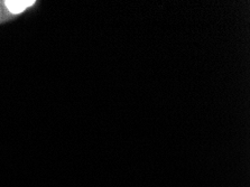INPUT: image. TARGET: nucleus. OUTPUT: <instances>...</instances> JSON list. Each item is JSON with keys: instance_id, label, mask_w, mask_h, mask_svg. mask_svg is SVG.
I'll return each mask as SVG.
<instances>
[{"instance_id": "f257e3e1", "label": "nucleus", "mask_w": 250, "mask_h": 187, "mask_svg": "<svg viewBox=\"0 0 250 187\" xmlns=\"http://www.w3.org/2000/svg\"><path fill=\"white\" fill-rule=\"evenodd\" d=\"M34 3H35L34 0L32 1H28V0H8V1H5L6 7L13 14H21L28 7L33 6Z\"/></svg>"}]
</instances>
